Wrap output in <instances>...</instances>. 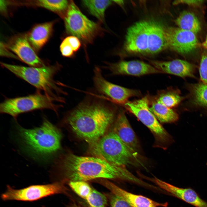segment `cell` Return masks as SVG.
Masks as SVG:
<instances>
[{"label": "cell", "mask_w": 207, "mask_h": 207, "mask_svg": "<svg viewBox=\"0 0 207 207\" xmlns=\"http://www.w3.org/2000/svg\"><path fill=\"white\" fill-rule=\"evenodd\" d=\"M114 108L108 102L91 98L85 99L66 118L78 137L92 145L103 136L115 120Z\"/></svg>", "instance_id": "obj_1"}, {"label": "cell", "mask_w": 207, "mask_h": 207, "mask_svg": "<svg viewBox=\"0 0 207 207\" xmlns=\"http://www.w3.org/2000/svg\"><path fill=\"white\" fill-rule=\"evenodd\" d=\"M59 166L64 179L69 181L101 179L124 180L140 185L142 183L125 166L111 164L95 156L68 154L62 158Z\"/></svg>", "instance_id": "obj_2"}, {"label": "cell", "mask_w": 207, "mask_h": 207, "mask_svg": "<svg viewBox=\"0 0 207 207\" xmlns=\"http://www.w3.org/2000/svg\"><path fill=\"white\" fill-rule=\"evenodd\" d=\"M18 129L19 135L26 149L36 157L51 156L60 148L61 133L46 118L39 127L27 129L20 126Z\"/></svg>", "instance_id": "obj_3"}, {"label": "cell", "mask_w": 207, "mask_h": 207, "mask_svg": "<svg viewBox=\"0 0 207 207\" xmlns=\"http://www.w3.org/2000/svg\"><path fill=\"white\" fill-rule=\"evenodd\" d=\"M2 66L16 76L33 86L39 90L51 95H55L53 92H65L58 86L54 79L55 75L59 71L58 64L41 67H27L1 62Z\"/></svg>", "instance_id": "obj_4"}, {"label": "cell", "mask_w": 207, "mask_h": 207, "mask_svg": "<svg viewBox=\"0 0 207 207\" xmlns=\"http://www.w3.org/2000/svg\"><path fill=\"white\" fill-rule=\"evenodd\" d=\"M89 147L95 156L119 166L134 164L133 160L137 156L112 131L106 133L96 142L89 145Z\"/></svg>", "instance_id": "obj_5"}, {"label": "cell", "mask_w": 207, "mask_h": 207, "mask_svg": "<svg viewBox=\"0 0 207 207\" xmlns=\"http://www.w3.org/2000/svg\"><path fill=\"white\" fill-rule=\"evenodd\" d=\"M64 102L62 97L39 92L27 96L8 98L1 103L0 112L16 118L20 114L39 109H49L57 113L60 105L55 102Z\"/></svg>", "instance_id": "obj_6"}, {"label": "cell", "mask_w": 207, "mask_h": 207, "mask_svg": "<svg viewBox=\"0 0 207 207\" xmlns=\"http://www.w3.org/2000/svg\"><path fill=\"white\" fill-rule=\"evenodd\" d=\"M64 21L67 32L85 43L92 42L102 31L99 24L89 19L72 1L69 2Z\"/></svg>", "instance_id": "obj_7"}, {"label": "cell", "mask_w": 207, "mask_h": 207, "mask_svg": "<svg viewBox=\"0 0 207 207\" xmlns=\"http://www.w3.org/2000/svg\"><path fill=\"white\" fill-rule=\"evenodd\" d=\"M66 188L62 183L57 182L44 185H34L21 189L7 185L1 198L5 201H32L54 194L64 193Z\"/></svg>", "instance_id": "obj_8"}, {"label": "cell", "mask_w": 207, "mask_h": 207, "mask_svg": "<svg viewBox=\"0 0 207 207\" xmlns=\"http://www.w3.org/2000/svg\"><path fill=\"white\" fill-rule=\"evenodd\" d=\"M124 105L129 112L151 131L157 141L164 143L170 140L169 134L151 111L147 97L133 101H127Z\"/></svg>", "instance_id": "obj_9"}, {"label": "cell", "mask_w": 207, "mask_h": 207, "mask_svg": "<svg viewBox=\"0 0 207 207\" xmlns=\"http://www.w3.org/2000/svg\"><path fill=\"white\" fill-rule=\"evenodd\" d=\"M93 81L97 91L110 101L120 104H124L131 97L140 95L138 91L116 85L106 80L103 76L101 70L95 67L94 70Z\"/></svg>", "instance_id": "obj_10"}, {"label": "cell", "mask_w": 207, "mask_h": 207, "mask_svg": "<svg viewBox=\"0 0 207 207\" xmlns=\"http://www.w3.org/2000/svg\"><path fill=\"white\" fill-rule=\"evenodd\" d=\"M150 22L139 21L128 28L124 44V49L126 51L133 53H146Z\"/></svg>", "instance_id": "obj_11"}, {"label": "cell", "mask_w": 207, "mask_h": 207, "mask_svg": "<svg viewBox=\"0 0 207 207\" xmlns=\"http://www.w3.org/2000/svg\"><path fill=\"white\" fill-rule=\"evenodd\" d=\"M168 47L181 54H186L196 49L199 43L195 34L178 27L165 28Z\"/></svg>", "instance_id": "obj_12"}, {"label": "cell", "mask_w": 207, "mask_h": 207, "mask_svg": "<svg viewBox=\"0 0 207 207\" xmlns=\"http://www.w3.org/2000/svg\"><path fill=\"white\" fill-rule=\"evenodd\" d=\"M8 48L15 53L23 62L30 66H45L34 52L26 34L20 35L12 39L8 43Z\"/></svg>", "instance_id": "obj_13"}, {"label": "cell", "mask_w": 207, "mask_h": 207, "mask_svg": "<svg viewBox=\"0 0 207 207\" xmlns=\"http://www.w3.org/2000/svg\"><path fill=\"white\" fill-rule=\"evenodd\" d=\"M112 74L139 76L145 75L162 73L152 65L138 60L122 61L110 64L107 66Z\"/></svg>", "instance_id": "obj_14"}, {"label": "cell", "mask_w": 207, "mask_h": 207, "mask_svg": "<svg viewBox=\"0 0 207 207\" xmlns=\"http://www.w3.org/2000/svg\"><path fill=\"white\" fill-rule=\"evenodd\" d=\"M112 131L132 152L137 154L140 148L138 139L123 111H121L114 121Z\"/></svg>", "instance_id": "obj_15"}, {"label": "cell", "mask_w": 207, "mask_h": 207, "mask_svg": "<svg viewBox=\"0 0 207 207\" xmlns=\"http://www.w3.org/2000/svg\"><path fill=\"white\" fill-rule=\"evenodd\" d=\"M100 182L112 194L124 200L132 207H166L167 205L166 203H158L144 196L127 191L107 179L101 180Z\"/></svg>", "instance_id": "obj_16"}, {"label": "cell", "mask_w": 207, "mask_h": 207, "mask_svg": "<svg viewBox=\"0 0 207 207\" xmlns=\"http://www.w3.org/2000/svg\"><path fill=\"white\" fill-rule=\"evenodd\" d=\"M154 181L161 188L187 203L196 207H207V202L191 189L179 187L157 178L154 179Z\"/></svg>", "instance_id": "obj_17"}, {"label": "cell", "mask_w": 207, "mask_h": 207, "mask_svg": "<svg viewBox=\"0 0 207 207\" xmlns=\"http://www.w3.org/2000/svg\"><path fill=\"white\" fill-rule=\"evenodd\" d=\"M149 62L151 65L162 73L181 77L194 76V66L187 61L176 59L168 61L150 60Z\"/></svg>", "instance_id": "obj_18"}, {"label": "cell", "mask_w": 207, "mask_h": 207, "mask_svg": "<svg viewBox=\"0 0 207 207\" xmlns=\"http://www.w3.org/2000/svg\"><path fill=\"white\" fill-rule=\"evenodd\" d=\"M168 47L165 28L158 23L150 22L146 53L156 54Z\"/></svg>", "instance_id": "obj_19"}, {"label": "cell", "mask_w": 207, "mask_h": 207, "mask_svg": "<svg viewBox=\"0 0 207 207\" xmlns=\"http://www.w3.org/2000/svg\"><path fill=\"white\" fill-rule=\"evenodd\" d=\"M53 23L49 22L38 24L32 29L28 36L34 49L39 51L44 45L52 33Z\"/></svg>", "instance_id": "obj_20"}, {"label": "cell", "mask_w": 207, "mask_h": 207, "mask_svg": "<svg viewBox=\"0 0 207 207\" xmlns=\"http://www.w3.org/2000/svg\"><path fill=\"white\" fill-rule=\"evenodd\" d=\"M179 28L196 34L201 30L200 22L192 12L187 11L182 12L175 20Z\"/></svg>", "instance_id": "obj_21"}, {"label": "cell", "mask_w": 207, "mask_h": 207, "mask_svg": "<svg viewBox=\"0 0 207 207\" xmlns=\"http://www.w3.org/2000/svg\"><path fill=\"white\" fill-rule=\"evenodd\" d=\"M150 109L157 119L162 123L174 122L179 118L176 112L157 101L153 103Z\"/></svg>", "instance_id": "obj_22"}, {"label": "cell", "mask_w": 207, "mask_h": 207, "mask_svg": "<svg viewBox=\"0 0 207 207\" xmlns=\"http://www.w3.org/2000/svg\"><path fill=\"white\" fill-rule=\"evenodd\" d=\"M112 2V0H83L82 2L90 14L103 22L105 11Z\"/></svg>", "instance_id": "obj_23"}, {"label": "cell", "mask_w": 207, "mask_h": 207, "mask_svg": "<svg viewBox=\"0 0 207 207\" xmlns=\"http://www.w3.org/2000/svg\"><path fill=\"white\" fill-rule=\"evenodd\" d=\"M191 92L194 103L198 106L207 108V84L202 83L193 85Z\"/></svg>", "instance_id": "obj_24"}, {"label": "cell", "mask_w": 207, "mask_h": 207, "mask_svg": "<svg viewBox=\"0 0 207 207\" xmlns=\"http://www.w3.org/2000/svg\"><path fill=\"white\" fill-rule=\"evenodd\" d=\"M69 2L68 1L41 0L37 1V4L54 12H63L67 10Z\"/></svg>", "instance_id": "obj_25"}, {"label": "cell", "mask_w": 207, "mask_h": 207, "mask_svg": "<svg viewBox=\"0 0 207 207\" xmlns=\"http://www.w3.org/2000/svg\"><path fill=\"white\" fill-rule=\"evenodd\" d=\"M69 185L72 189L77 195L85 200L88 197L93 189L85 181H70Z\"/></svg>", "instance_id": "obj_26"}, {"label": "cell", "mask_w": 207, "mask_h": 207, "mask_svg": "<svg viewBox=\"0 0 207 207\" xmlns=\"http://www.w3.org/2000/svg\"><path fill=\"white\" fill-rule=\"evenodd\" d=\"M183 97L173 92H167L161 95L156 101L164 105L171 108L179 104Z\"/></svg>", "instance_id": "obj_27"}, {"label": "cell", "mask_w": 207, "mask_h": 207, "mask_svg": "<svg viewBox=\"0 0 207 207\" xmlns=\"http://www.w3.org/2000/svg\"><path fill=\"white\" fill-rule=\"evenodd\" d=\"M90 207H106L107 199L103 194L93 188L85 200Z\"/></svg>", "instance_id": "obj_28"}, {"label": "cell", "mask_w": 207, "mask_h": 207, "mask_svg": "<svg viewBox=\"0 0 207 207\" xmlns=\"http://www.w3.org/2000/svg\"><path fill=\"white\" fill-rule=\"evenodd\" d=\"M60 49L62 55L68 57H72L74 53L77 51L75 43L70 36L66 37L63 41Z\"/></svg>", "instance_id": "obj_29"}, {"label": "cell", "mask_w": 207, "mask_h": 207, "mask_svg": "<svg viewBox=\"0 0 207 207\" xmlns=\"http://www.w3.org/2000/svg\"><path fill=\"white\" fill-rule=\"evenodd\" d=\"M200 78L202 83L207 84V52L202 55L199 68Z\"/></svg>", "instance_id": "obj_30"}, {"label": "cell", "mask_w": 207, "mask_h": 207, "mask_svg": "<svg viewBox=\"0 0 207 207\" xmlns=\"http://www.w3.org/2000/svg\"><path fill=\"white\" fill-rule=\"evenodd\" d=\"M110 197L111 207H132L126 201L113 194Z\"/></svg>", "instance_id": "obj_31"}, {"label": "cell", "mask_w": 207, "mask_h": 207, "mask_svg": "<svg viewBox=\"0 0 207 207\" xmlns=\"http://www.w3.org/2000/svg\"><path fill=\"white\" fill-rule=\"evenodd\" d=\"M204 1L203 0H180L175 1L173 3L175 5L182 4L190 6H196L200 5Z\"/></svg>", "instance_id": "obj_32"}, {"label": "cell", "mask_w": 207, "mask_h": 207, "mask_svg": "<svg viewBox=\"0 0 207 207\" xmlns=\"http://www.w3.org/2000/svg\"><path fill=\"white\" fill-rule=\"evenodd\" d=\"M202 46L207 51V34L205 41L202 44Z\"/></svg>", "instance_id": "obj_33"}, {"label": "cell", "mask_w": 207, "mask_h": 207, "mask_svg": "<svg viewBox=\"0 0 207 207\" xmlns=\"http://www.w3.org/2000/svg\"><path fill=\"white\" fill-rule=\"evenodd\" d=\"M113 1L121 6H122L124 3L123 1L122 0H114Z\"/></svg>", "instance_id": "obj_34"}, {"label": "cell", "mask_w": 207, "mask_h": 207, "mask_svg": "<svg viewBox=\"0 0 207 207\" xmlns=\"http://www.w3.org/2000/svg\"><path fill=\"white\" fill-rule=\"evenodd\" d=\"M72 207H81L79 206H78L77 205H75L74 206H73Z\"/></svg>", "instance_id": "obj_35"}]
</instances>
